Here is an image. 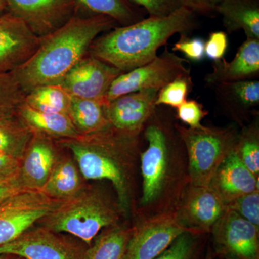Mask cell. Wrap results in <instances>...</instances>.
Segmentation results:
<instances>
[{"instance_id":"cell-32","label":"cell","mask_w":259,"mask_h":259,"mask_svg":"<svg viewBox=\"0 0 259 259\" xmlns=\"http://www.w3.org/2000/svg\"><path fill=\"white\" fill-rule=\"evenodd\" d=\"M193 88L191 74L177 78L158 90L155 105L178 108L187 100Z\"/></svg>"},{"instance_id":"cell-38","label":"cell","mask_w":259,"mask_h":259,"mask_svg":"<svg viewBox=\"0 0 259 259\" xmlns=\"http://www.w3.org/2000/svg\"><path fill=\"white\" fill-rule=\"evenodd\" d=\"M221 0H180L182 6L195 14L210 15L215 13L216 6Z\"/></svg>"},{"instance_id":"cell-12","label":"cell","mask_w":259,"mask_h":259,"mask_svg":"<svg viewBox=\"0 0 259 259\" xmlns=\"http://www.w3.org/2000/svg\"><path fill=\"white\" fill-rule=\"evenodd\" d=\"M228 207L209 185H189L175 212L187 231L209 234Z\"/></svg>"},{"instance_id":"cell-34","label":"cell","mask_w":259,"mask_h":259,"mask_svg":"<svg viewBox=\"0 0 259 259\" xmlns=\"http://www.w3.org/2000/svg\"><path fill=\"white\" fill-rule=\"evenodd\" d=\"M208 113L200 102L195 100H187L177 108L175 117L190 128L199 129L203 126L202 120Z\"/></svg>"},{"instance_id":"cell-23","label":"cell","mask_w":259,"mask_h":259,"mask_svg":"<svg viewBox=\"0 0 259 259\" xmlns=\"http://www.w3.org/2000/svg\"><path fill=\"white\" fill-rule=\"evenodd\" d=\"M83 177L73 157L61 156L41 190L51 199L66 201L84 188Z\"/></svg>"},{"instance_id":"cell-22","label":"cell","mask_w":259,"mask_h":259,"mask_svg":"<svg viewBox=\"0 0 259 259\" xmlns=\"http://www.w3.org/2000/svg\"><path fill=\"white\" fill-rule=\"evenodd\" d=\"M17 115L32 132L54 140L78 139L81 136L66 114L38 111L24 102Z\"/></svg>"},{"instance_id":"cell-2","label":"cell","mask_w":259,"mask_h":259,"mask_svg":"<svg viewBox=\"0 0 259 259\" xmlns=\"http://www.w3.org/2000/svg\"><path fill=\"white\" fill-rule=\"evenodd\" d=\"M56 141L71 153L83 178L107 180L112 184L124 217L135 213L141 135L124 134L110 126L78 139Z\"/></svg>"},{"instance_id":"cell-3","label":"cell","mask_w":259,"mask_h":259,"mask_svg":"<svg viewBox=\"0 0 259 259\" xmlns=\"http://www.w3.org/2000/svg\"><path fill=\"white\" fill-rule=\"evenodd\" d=\"M115 23L101 15L70 18L59 28L41 37L31 57L11 72L25 94L39 87L59 84L87 55L98 35L113 28Z\"/></svg>"},{"instance_id":"cell-41","label":"cell","mask_w":259,"mask_h":259,"mask_svg":"<svg viewBox=\"0 0 259 259\" xmlns=\"http://www.w3.org/2000/svg\"><path fill=\"white\" fill-rule=\"evenodd\" d=\"M216 255L213 251L212 247H207V250L205 252L204 259H215Z\"/></svg>"},{"instance_id":"cell-9","label":"cell","mask_w":259,"mask_h":259,"mask_svg":"<svg viewBox=\"0 0 259 259\" xmlns=\"http://www.w3.org/2000/svg\"><path fill=\"white\" fill-rule=\"evenodd\" d=\"M185 231L175 211L136 221L125 259H155Z\"/></svg>"},{"instance_id":"cell-14","label":"cell","mask_w":259,"mask_h":259,"mask_svg":"<svg viewBox=\"0 0 259 259\" xmlns=\"http://www.w3.org/2000/svg\"><path fill=\"white\" fill-rule=\"evenodd\" d=\"M158 90H145L122 95L105 104L107 120L114 129L139 136L156 109Z\"/></svg>"},{"instance_id":"cell-31","label":"cell","mask_w":259,"mask_h":259,"mask_svg":"<svg viewBox=\"0 0 259 259\" xmlns=\"http://www.w3.org/2000/svg\"><path fill=\"white\" fill-rule=\"evenodd\" d=\"M25 95L11 71H0V118L16 115Z\"/></svg>"},{"instance_id":"cell-33","label":"cell","mask_w":259,"mask_h":259,"mask_svg":"<svg viewBox=\"0 0 259 259\" xmlns=\"http://www.w3.org/2000/svg\"><path fill=\"white\" fill-rule=\"evenodd\" d=\"M228 209L259 227V191L245 194L227 204Z\"/></svg>"},{"instance_id":"cell-36","label":"cell","mask_w":259,"mask_h":259,"mask_svg":"<svg viewBox=\"0 0 259 259\" xmlns=\"http://www.w3.org/2000/svg\"><path fill=\"white\" fill-rule=\"evenodd\" d=\"M144 8L150 17H164L182 7L180 0H129Z\"/></svg>"},{"instance_id":"cell-6","label":"cell","mask_w":259,"mask_h":259,"mask_svg":"<svg viewBox=\"0 0 259 259\" xmlns=\"http://www.w3.org/2000/svg\"><path fill=\"white\" fill-rule=\"evenodd\" d=\"M176 128L187 151L190 185H209L221 163L234 151L239 131L233 126L192 129L178 122Z\"/></svg>"},{"instance_id":"cell-4","label":"cell","mask_w":259,"mask_h":259,"mask_svg":"<svg viewBox=\"0 0 259 259\" xmlns=\"http://www.w3.org/2000/svg\"><path fill=\"white\" fill-rule=\"evenodd\" d=\"M195 13L182 6L164 17H148L117 27L97 37L89 49L94 56L124 73L148 64L176 33L189 34L197 28Z\"/></svg>"},{"instance_id":"cell-30","label":"cell","mask_w":259,"mask_h":259,"mask_svg":"<svg viewBox=\"0 0 259 259\" xmlns=\"http://www.w3.org/2000/svg\"><path fill=\"white\" fill-rule=\"evenodd\" d=\"M207 234L185 231L155 259H204Z\"/></svg>"},{"instance_id":"cell-40","label":"cell","mask_w":259,"mask_h":259,"mask_svg":"<svg viewBox=\"0 0 259 259\" xmlns=\"http://www.w3.org/2000/svg\"><path fill=\"white\" fill-rule=\"evenodd\" d=\"M23 190L26 189L22 185L18 175L10 178L0 179V204L13 194Z\"/></svg>"},{"instance_id":"cell-19","label":"cell","mask_w":259,"mask_h":259,"mask_svg":"<svg viewBox=\"0 0 259 259\" xmlns=\"http://www.w3.org/2000/svg\"><path fill=\"white\" fill-rule=\"evenodd\" d=\"M258 182L259 177L242 163L233 151L221 163L209 185L228 204L258 190Z\"/></svg>"},{"instance_id":"cell-29","label":"cell","mask_w":259,"mask_h":259,"mask_svg":"<svg viewBox=\"0 0 259 259\" xmlns=\"http://www.w3.org/2000/svg\"><path fill=\"white\" fill-rule=\"evenodd\" d=\"M235 153L255 176L259 177L258 119L244 125L238 134Z\"/></svg>"},{"instance_id":"cell-15","label":"cell","mask_w":259,"mask_h":259,"mask_svg":"<svg viewBox=\"0 0 259 259\" xmlns=\"http://www.w3.org/2000/svg\"><path fill=\"white\" fill-rule=\"evenodd\" d=\"M41 41L27 24L11 13L0 15V71H13L24 64Z\"/></svg>"},{"instance_id":"cell-1","label":"cell","mask_w":259,"mask_h":259,"mask_svg":"<svg viewBox=\"0 0 259 259\" xmlns=\"http://www.w3.org/2000/svg\"><path fill=\"white\" fill-rule=\"evenodd\" d=\"M176 120L171 110L156 107L143 131L147 147L140 154L142 190L136 221L175 212L190 184L187 151Z\"/></svg>"},{"instance_id":"cell-20","label":"cell","mask_w":259,"mask_h":259,"mask_svg":"<svg viewBox=\"0 0 259 259\" xmlns=\"http://www.w3.org/2000/svg\"><path fill=\"white\" fill-rule=\"evenodd\" d=\"M218 105L227 115L243 125L251 110L259 104V81L247 80L211 86Z\"/></svg>"},{"instance_id":"cell-16","label":"cell","mask_w":259,"mask_h":259,"mask_svg":"<svg viewBox=\"0 0 259 259\" xmlns=\"http://www.w3.org/2000/svg\"><path fill=\"white\" fill-rule=\"evenodd\" d=\"M56 140L34 133L20 163L18 177L24 188L40 190L61 155Z\"/></svg>"},{"instance_id":"cell-7","label":"cell","mask_w":259,"mask_h":259,"mask_svg":"<svg viewBox=\"0 0 259 259\" xmlns=\"http://www.w3.org/2000/svg\"><path fill=\"white\" fill-rule=\"evenodd\" d=\"M188 61L165 48L161 55L148 64L119 75L111 83L105 100L112 101L117 97L145 90H156L180 77L190 75Z\"/></svg>"},{"instance_id":"cell-8","label":"cell","mask_w":259,"mask_h":259,"mask_svg":"<svg viewBox=\"0 0 259 259\" xmlns=\"http://www.w3.org/2000/svg\"><path fill=\"white\" fill-rule=\"evenodd\" d=\"M64 201L41 190H23L0 204V247L10 243L50 214Z\"/></svg>"},{"instance_id":"cell-11","label":"cell","mask_w":259,"mask_h":259,"mask_svg":"<svg viewBox=\"0 0 259 259\" xmlns=\"http://www.w3.org/2000/svg\"><path fill=\"white\" fill-rule=\"evenodd\" d=\"M211 233L216 257L259 259V227L234 211L227 209Z\"/></svg>"},{"instance_id":"cell-44","label":"cell","mask_w":259,"mask_h":259,"mask_svg":"<svg viewBox=\"0 0 259 259\" xmlns=\"http://www.w3.org/2000/svg\"><path fill=\"white\" fill-rule=\"evenodd\" d=\"M219 259H232V258H219Z\"/></svg>"},{"instance_id":"cell-37","label":"cell","mask_w":259,"mask_h":259,"mask_svg":"<svg viewBox=\"0 0 259 259\" xmlns=\"http://www.w3.org/2000/svg\"><path fill=\"white\" fill-rule=\"evenodd\" d=\"M228 47V34L226 32H211L207 41H205V57L213 61L221 60L224 58Z\"/></svg>"},{"instance_id":"cell-26","label":"cell","mask_w":259,"mask_h":259,"mask_svg":"<svg viewBox=\"0 0 259 259\" xmlns=\"http://www.w3.org/2000/svg\"><path fill=\"white\" fill-rule=\"evenodd\" d=\"M33 135L17 115L0 118V152L22 160Z\"/></svg>"},{"instance_id":"cell-43","label":"cell","mask_w":259,"mask_h":259,"mask_svg":"<svg viewBox=\"0 0 259 259\" xmlns=\"http://www.w3.org/2000/svg\"><path fill=\"white\" fill-rule=\"evenodd\" d=\"M8 9V5H7L6 2L5 0H0V11H3Z\"/></svg>"},{"instance_id":"cell-21","label":"cell","mask_w":259,"mask_h":259,"mask_svg":"<svg viewBox=\"0 0 259 259\" xmlns=\"http://www.w3.org/2000/svg\"><path fill=\"white\" fill-rule=\"evenodd\" d=\"M214 12L222 17L227 34L243 30L246 38L259 40V0H221Z\"/></svg>"},{"instance_id":"cell-24","label":"cell","mask_w":259,"mask_h":259,"mask_svg":"<svg viewBox=\"0 0 259 259\" xmlns=\"http://www.w3.org/2000/svg\"><path fill=\"white\" fill-rule=\"evenodd\" d=\"M134 226L118 224L102 230L85 250L83 259H125Z\"/></svg>"},{"instance_id":"cell-13","label":"cell","mask_w":259,"mask_h":259,"mask_svg":"<svg viewBox=\"0 0 259 259\" xmlns=\"http://www.w3.org/2000/svg\"><path fill=\"white\" fill-rule=\"evenodd\" d=\"M122 73L121 70L94 56H85L59 84L70 96L106 101L105 97L110 85Z\"/></svg>"},{"instance_id":"cell-5","label":"cell","mask_w":259,"mask_h":259,"mask_svg":"<svg viewBox=\"0 0 259 259\" xmlns=\"http://www.w3.org/2000/svg\"><path fill=\"white\" fill-rule=\"evenodd\" d=\"M124 217L117 201L101 189L84 187L72 198L61 202L37 224L56 233H65L88 246L105 228L115 226Z\"/></svg>"},{"instance_id":"cell-35","label":"cell","mask_w":259,"mask_h":259,"mask_svg":"<svg viewBox=\"0 0 259 259\" xmlns=\"http://www.w3.org/2000/svg\"><path fill=\"white\" fill-rule=\"evenodd\" d=\"M205 41L199 37H190L188 34H180L178 41L172 47L173 52L182 53L188 60L199 62L205 58Z\"/></svg>"},{"instance_id":"cell-27","label":"cell","mask_w":259,"mask_h":259,"mask_svg":"<svg viewBox=\"0 0 259 259\" xmlns=\"http://www.w3.org/2000/svg\"><path fill=\"white\" fill-rule=\"evenodd\" d=\"M71 99V96L60 84H49L26 94L24 102L38 111L68 115Z\"/></svg>"},{"instance_id":"cell-25","label":"cell","mask_w":259,"mask_h":259,"mask_svg":"<svg viewBox=\"0 0 259 259\" xmlns=\"http://www.w3.org/2000/svg\"><path fill=\"white\" fill-rule=\"evenodd\" d=\"M105 100L71 97L68 115L81 136L95 134L110 127L105 113Z\"/></svg>"},{"instance_id":"cell-18","label":"cell","mask_w":259,"mask_h":259,"mask_svg":"<svg viewBox=\"0 0 259 259\" xmlns=\"http://www.w3.org/2000/svg\"><path fill=\"white\" fill-rule=\"evenodd\" d=\"M259 76V40L246 38L234 59L213 61L212 71L204 78L209 86L256 79Z\"/></svg>"},{"instance_id":"cell-10","label":"cell","mask_w":259,"mask_h":259,"mask_svg":"<svg viewBox=\"0 0 259 259\" xmlns=\"http://www.w3.org/2000/svg\"><path fill=\"white\" fill-rule=\"evenodd\" d=\"M86 249L60 233L38 226L0 247V254L16 255L24 259H83Z\"/></svg>"},{"instance_id":"cell-42","label":"cell","mask_w":259,"mask_h":259,"mask_svg":"<svg viewBox=\"0 0 259 259\" xmlns=\"http://www.w3.org/2000/svg\"><path fill=\"white\" fill-rule=\"evenodd\" d=\"M0 259H24L18 255L13 254H7V253H2L0 254Z\"/></svg>"},{"instance_id":"cell-17","label":"cell","mask_w":259,"mask_h":259,"mask_svg":"<svg viewBox=\"0 0 259 259\" xmlns=\"http://www.w3.org/2000/svg\"><path fill=\"white\" fill-rule=\"evenodd\" d=\"M12 14L23 20L32 32L44 37L67 20L74 0H5Z\"/></svg>"},{"instance_id":"cell-39","label":"cell","mask_w":259,"mask_h":259,"mask_svg":"<svg viewBox=\"0 0 259 259\" xmlns=\"http://www.w3.org/2000/svg\"><path fill=\"white\" fill-rule=\"evenodd\" d=\"M21 160L0 152V179L18 176Z\"/></svg>"},{"instance_id":"cell-28","label":"cell","mask_w":259,"mask_h":259,"mask_svg":"<svg viewBox=\"0 0 259 259\" xmlns=\"http://www.w3.org/2000/svg\"><path fill=\"white\" fill-rule=\"evenodd\" d=\"M84 8L96 15L110 17L117 23L130 25L142 20L129 0H77Z\"/></svg>"}]
</instances>
